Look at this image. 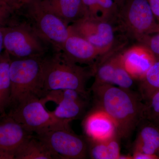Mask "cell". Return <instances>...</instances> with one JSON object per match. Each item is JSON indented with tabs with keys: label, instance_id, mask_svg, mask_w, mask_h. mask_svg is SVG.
<instances>
[{
	"label": "cell",
	"instance_id": "cell-13",
	"mask_svg": "<svg viewBox=\"0 0 159 159\" xmlns=\"http://www.w3.org/2000/svg\"><path fill=\"white\" fill-rule=\"evenodd\" d=\"M82 125L84 137L93 141H104L119 135L113 120L103 111L97 107H95L86 115Z\"/></svg>",
	"mask_w": 159,
	"mask_h": 159
},
{
	"label": "cell",
	"instance_id": "cell-12",
	"mask_svg": "<svg viewBox=\"0 0 159 159\" xmlns=\"http://www.w3.org/2000/svg\"><path fill=\"white\" fill-rule=\"evenodd\" d=\"M70 33L61 49L63 57L78 65H94L102 56L100 50L78 34Z\"/></svg>",
	"mask_w": 159,
	"mask_h": 159
},
{
	"label": "cell",
	"instance_id": "cell-4",
	"mask_svg": "<svg viewBox=\"0 0 159 159\" xmlns=\"http://www.w3.org/2000/svg\"><path fill=\"white\" fill-rule=\"evenodd\" d=\"M46 55L21 59L11 58L9 70L11 84L10 106L29 96H37L41 98L44 97L43 81Z\"/></svg>",
	"mask_w": 159,
	"mask_h": 159
},
{
	"label": "cell",
	"instance_id": "cell-30",
	"mask_svg": "<svg viewBox=\"0 0 159 159\" xmlns=\"http://www.w3.org/2000/svg\"><path fill=\"white\" fill-rule=\"evenodd\" d=\"M126 1V0H114V2H115L117 6L119 7V9L123 5V4L125 3Z\"/></svg>",
	"mask_w": 159,
	"mask_h": 159
},
{
	"label": "cell",
	"instance_id": "cell-11",
	"mask_svg": "<svg viewBox=\"0 0 159 159\" xmlns=\"http://www.w3.org/2000/svg\"><path fill=\"white\" fill-rule=\"evenodd\" d=\"M32 134L7 114L0 117V159H15L16 151Z\"/></svg>",
	"mask_w": 159,
	"mask_h": 159
},
{
	"label": "cell",
	"instance_id": "cell-3",
	"mask_svg": "<svg viewBox=\"0 0 159 159\" xmlns=\"http://www.w3.org/2000/svg\"><path fill=\"white\" fill-rule=\"evenodd\" d=\"M2 28L4 51L11 58L42 57L53 50L17 11Z\"/></svg>",
	"mask_w": 159,
	"mask_h": 159
},
{
	"label": "cell",
	"instance_id": "cell-20",
	"mask_svg": "<svg viewBox=\"0 0 159 159\" xmlns=\"http://www.w3.org/2000/svg\"><path fill=\"white\" fill-rule=\"evenodd\" d=\"M11 57L3 51L0 57V117L6 115V111L10 106L11 84L10 78Z\"/></svg>",
	"mask_w": 159,
	"mask_h": 159
},
{
	"label": "cell",
	"instance_id": "cell-24",
	"mask_svg": "<svg viewBox=\"0 0 159 159\" xmlns=\"http://www.w3.org/2000/svg\"><path fill=\"white\" fill-rule=\"evenodd\" d=\"M16 11V9L10 6L0 5V25H6Z\"/></svg>",
	"mask_w": 159,
	"mask_h": 159
},
{
	"label": "cell",
	"instance_id": "cell-10",
	"mask_svg": "<svg viewBox=\"0 0 159 159\" xmlns=\"http://www.w3.org/2000/svg\"><path fill=\"white\" fill-rule=\"evenodd\" d=\"M89 97L73 89L51 91L42 98L46 103L49 101L57 106L51 113L56 119L70 122L81 118L88 104Z\"/></svg>",
	"mask_w": 159,
	"mask_h": 159
},
{
	"label": "cell",
	"instance_id": "cell-14",
	"mask_svg": "<svg viewBox=\"0 0 159 159\" xmlns=\"http://www.w3.org/2000/svg\"><path fill=\"white\" fill-rule=\"evenodd\" d=\"M122 58L124 67L131 77L139 80L156 61L148 49L140 44L124 49Z\"/></svg>",
	"mask_w": 159,
	"mask_h": 159
},
{
	"label": "cell",
	"instance_id": "cell-18",
	"mask_svg": "<svg viewBox=\"0 0 159 159\" xmlns=\"http://www.w3.org/2000/svg\"><path fill=\"white\" fill-rule=\"evenodd\" d=\"M119 139L118 135L104 141H95L86 139L88 157L93 159H119L121 155Z\"/></svg>",
	"mask_w": 159,
	"mask_h": 159
},
{
	"label": "cell",
	"instance_id": "cell-17",
	"mask_svg": "<svg viewBox=\"0 0 159 159\" xmlns=\"http://www.w3.org/2000/svg\"><path fill=\"white\" fill-rule=\"evenodd\" d=\"M86 16L116 23L119 8L114 0H82Z\"/></svg>",
	"mask_w": 159,
	"mask_h": 159
},
{
	"label": "cell",
	"instance_id": "cell-1",
	"mask_svg": "<svg viewBox=\"0 0 159 159\" xmlns=\"http://www.w3.org/2000/svg\"><path fill=\"white\" fill-rule=\"evenodd\" d=\"M96 107L113 120L120 138L129 137L144 119L145 103L140 94L130 89L104 84L92 87Z\"/></svg>",
	"mask_w": 159,
	"mask_h": 159
},
{
	"label": "cell",
	"instance_id": "cell-28",
	"mask_svg": "<svg viewBox=\"0 0 159 159\" xmlns=\"http://www.w3.org/2000/svg\"><path fill=\"white\" fill-rule=\"evenodd\" d=\"M2 26L0 25V57L2 56L4 51V44H3V36Z\"/></svg>",
	"mask_w": 159,
	"mask_h": 159
},
{
	"label": "cell",
	"instance_id": "cell-21",
	"mask_svg": "<svg viewBox=\"0 0 159 159\" xmlns=\"http://www.w3.org/2000/svg\"><path fill=\"white\" fill-rule=\"evenodd\" d=\"M140 81V95L145 102L159 91V60L154 61Z\"/></svg>",
	"mask_w": 159,
	"mask_h": 159
},
{
	"label": "cell",
	"instance_id": "cell-9",
	"mask_svg": "<svg viewBox=\"0 0 159 159\" xmlns=\"http://www.w3.org/2000/svg\"><path fill=\"white\" fill-rule=\"evenodd\" d=\"M70 30L88 41L102 56L116 48V23L85 16L69 25Z\"/></svg>",
	"mask_w": 159,
	"mask_h": 159
},
{
	"label": "cell",
	"instance_id": "cell-29",
	"mask_svg": "<svg viewBox=\"0 0 159 159\" xmlns=\"http://www.w3.org/2000/svg\"><path fill=\"white\" fill-rule=\"evenodd\" d=\"M11 1L17 6L19 9H20L28 0H11Z\"/></svg>",
	"mask_w": 159,
	"mask_h": 159
},
{
	"label": "cell",
	"instance_id": "cell-23",
	"mask_svg": "<svg viewBox=\"0 0 159 159\" xmlns=\"http://www.w3.org/2000/svg\"><path fill=\"white\" fill-rule=\"evenodd\" d=\"M138 43L148 49L156 60H159V31L144 36Z\"/></svg>",
	"mask_w": 159,
	"mask_h": 159
},
{
	"label": "cell",
	"instance_id": "cell-25",
	"mask_svg": "<svg viewBox=\"0 0 159 159\" xmlns=\"http://www.w3.org/2000/svg\"><path fill=\"white\" fill-rule=\"evenodd\" d=\"M157 22L159 25V0H148Z\"/></svg>",
	"mask_w": 159,
	"mask_h": 159
},
{
	"label": "cell",
	"instance_id": "cell-6",
	"mask_svg": "<svg viewBox=\"0 0 159 159\" xmlns=\"http://www.w3.org/2000/svg\"><path fill=\"white\" fill-rule=\"evenodd\" d=\"M7 114L31 133L36 134L61 128H69L70 122L55 118L46 109L41 98L29 96L13 106Z\"/></svg>",
	"mask_w": 159,
	"mask_h": 159
},
{
	"label": "cell",
	"instance_id": "cell-32",
	"mask_svg": "<svg viewBox=\"0 0 159 159\" xmlns=\"http://www.w3.org/2000/svg\"></svg>",
	"mask_w": 159,
	"mask_h": 159
},
{
	"label": "cell",
	"instance_id": "cell-22",
	"mask_svg": "<svg viewBox=\"0 0 159 159\" xmlns=\"http://www.w3.org/2000/svg\"><path fill=\"white\" fill-rule=\"evenodd\" d=\"M144 102V119L159 127V91Z\"/></svg>",
	"mask_w": 159,
	"mask_h": 159
},
{
	"label": "cell",
	"instance_id": "cell-27",
	"mask_svg": "<svg viewBox=\"0 0 159 159\" xmlns=\"http://www.w3.org/2000/svg\"><path fill=\"white\" fill-rule=\"evenodd\" d=\"M0 5L4 6H9L14 8V9L18 10V7L12 2L11 0H0Z\"/></svg>",
	"mask_w": 159,
	"mask_h": 159
},
{
	"label": "cell",
	"instance_id": "cell-8",
	"mask_svg": "<svg viewBox=\"0 0 159 159\" xmlns=\"http://www.w3.org/2000/svg\"><path fill=\"white\" fill-rule=\"evenodd\" d=\"M35 136L57 159H83L88 157L86 139L74 133L70 127L55 129Z\"/></svg>",
	"mask_w": 159,
	"mask_h": 159
},
{
	"label": "cell",
	"instance_id": "cell-26",
	"mask_svg": "<svg viewBox=\"0 0 159 159\" xmlns=\"http://www.w3.org/2000/svg\"><path fill=\"white\" fill-rule=\"evenodd\" d=\"M133 159H159V156L156 155H150L148 154L133 152Z\"/></svg>",
	"mask_w": 159,
	"mask_h": 159
},
{
	"label": "cell",
	"instance_id": "cell-31",
	"mask_svg": "<svg viewBox=\"0 0 159 159\" xmlns=\"http://www.w3.org/2000/svg\"><path fill=\"white\" fill-rule=\"evenodd\" d=\"M119 159H133L132 157L129 156L122 155H120Z\"/></svg>",
	"mask_w": 159,
	"mask_h": 159
},
{
	"label": "cell",
	"instance_id": "cell-7",
	"mask_svg": "<svg viewBox=\"0 0 159 159\" xmlns=\"http://www.w3.org/2000/svg\"><path fill=\"white\" fill-rule=\"evenodd\" d=\"M116 23L119 30L138 42L159 31L148 0H126L119 9Z\"/></svg>",
	"mask_w": 159,
	"mask_h": 159
},
{
	"label": "cell",
	"instance_id": "cell-19",
	"mask_svg": "<svg viewBox=\"0 0 159 159\" xmlns=\"http://www.w3.org/2000/svg\"><path fill=\"white\" fill-rule=\"evenodd\" d=\"M57 159L55 155L35 136L23 142L16 153L15 159Z\"/></svg>",
	"mask_w": 159,
	"mask_h": 159
},
{
	"label": "cell",
	"instance_id": "cell-2",
	"mask_svg": "<svg viewBox=\"0 0 159 159\" xmlns=\"http://www.w3.org/2000/svg\"><path fill=\"white\" fill-rule=\"evenodd\" d=\"M94 74L93 66L83 67L70 62L63 57L60 51L52 50L44 59L43 90L45 96L51 91L73 89L89 97L86 85Z\"/></svg>",
	"mask_w": 159,
	"mask_h": 159
},
{
	"label": "cell",
	"instance_id": "cell-5",
	"mask_svg": "<svg viewBox=\"0 0 159 159\" xmlns=\"http://www.w3.org/2000/svg\"><path fill=\"white\" fill-rule=\"evenodd\" d=\"M18 12L54 50L61 51L70 33V27L46 9L41 0H28Z\"/></svg>",
	"mask_w": 159,
	"mask_h": 159
},
{
	"label": "cell",
	"instance_id": "cell-16",
	"mask_svg": "<svg viewBox=\"0 0 159 159\" xmlns=\"http://www.w3.org/2000/svg\"><path fill=\"white\" fill-rule=\"evenodd\" d=\"M143 119L145 122L141 125L137 134L133 152L159 156V128L150 121Z\"/></svg>",
	"mask_w": 159,
	"mask_h": 159
},
{
	"label": "cell",
	"instance_id": "cell-15",
	"mask_svg": "<svg viewBox=\"0 0 159 159\" xmlns=\"http://www.w3.org/2000/svg\"><path fill=\"white\" fill-rule=\"evenodd\" d=\"M47 9L70 25L86 16L82 0H41Z\"/></svg>",
	"mask_w": 159,
	"mask_h": 159
}]
</instances>
